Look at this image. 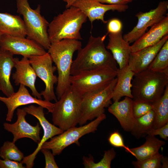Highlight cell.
<instances>
[{
  "label": "cell",
  "mask_w": 168,
  "mask_h": 168,
  "mask_svg": "<svg viewBox=\"0 0 168 168\" xmlns=\"http://www.w3.org/2000/svg\"><path fill=\"white\" fill-rule=\"evenodd\" d=\"M107 35L102 36H90L86 46L77 51V56L72 64L71 75L103 66L118 70L116 62L104 44Z\"/></svg>",
  "instance_id": "cell-1"
},
{
  "label": "cell",
  "mask_w": 168,
  "mask_h": 168,
  "mask_svg": "<svg viewBox=\"0 0 168 168\" xmlns=\"http://www.w3.org/2000/svg\"><path fill=\"white\" fill-rule=\"evenodd\" d=\"M82 48L79 40L64 39L51 44L48 49L58 71L56 94L58 100L71 86L70 78L74 52Z\"/></svg>",
  "instance_id": "cell-2"
},
{
  "label": "cell",
  "mask_w": 168,
  "mask_h": 168,
  "mask_svg": "<svg viewBox=\"0 0 168 168\" xmlns=\"http://www.w3.org/2000/svg\"><path fill=\"white\" fill-rule=\"evenodd\" d=\"M87 19L78 8L73 6L67 8L49 23L48 33L51 44L64 39L82 40L80 30Z\"/></svg>",
  "instance_id": "cell-3"
},
{
  "label": "cell",
  "mask_w": 168,
  "mask_h": 168,
  "mask_svg": "<svg viewBox=\"0 0 168 168\" xmlns=\"http://www.w3.org/2000/svg\"><path fill=\"white\" fill-rule=\"evenodd\" d=\"M132 81L133 100L152 104L163 94L168 75L147 69L135 74Z\"/></svg>",
  "instance_id": "cell-4"
},
{
  "label": "cell",
  "mask_w": 168,
  "mask_h": 168,
  "mask_svg": "<svg viewBox=\"0 0 168 168\" xmlns=\"http://www.w3.org/2000/svg\"><path fill=\"white\" fill-rule=\"evenodd\" d=\"M82 96L71 85L54 103L52 113L54 124L63 131L76 126L81 114Z\"/></svg>",
  "instance_id": "cell-5"
},
{
  "label": "cell",
  "mask_w": 168,
  "mask_h": 168,
  "mask_svg": "<svg viewBox=\"0 0 168 168\" xmlns=\"http://www.w3.org/2000/svg\"><path fill=\"white\" fill-rule=\"evenodd\" d=\"M16 0L17 12L22 16L27 38L48 50L51 45L48 33L49 23L40 14V5L34 9L30 7L29 0Z\"/></svg>",
  "instance_id": "cell-6"
},
{
  "label": "cell",
  "mask_w": 168,
  "mask_h": 168,
  "mask_svg": "<svg viewBox=\"0 0 168 168\" xmlns=\"http://www.w3.org/2000/svg\"><path fill=\"white\" fill-rule=\"evenodd\" d=\"M118 70L103 66L83 71L71 76V85L82 96L109 84L117 77Z\"/></svg>",
  "instance_id": "cell-7"
},
{
  "label": "cell",
  "mask_w": 168,
  "mask_h": 168,
  "mask_svg": "<svg viewBox=\"0 0 168 168\" xmlns=\"http://www.w3.org/2000/svg\"><path fill=\"white\" fill-rule=\"evenodd\" d=\"M117 77L106 86L82 96L81 114L78 124L82 126L104 114L111 104V95Z\"/></svg>",
  "instance_id": "cell-8"
},
{
  "label": "cell",
  "mask_w": 168,
  "mask_h": 168,
  "mask_svg": "<svg viewBox=\"0 0 168 168\" xmlns=\"http://www.w3.org/2000/svg\"><path fill=\"white\" fill-rule=\"evenodd\" d=\"M106 118L104 113L93 119L91 122L79 127H73L64 131L62 133L44 142L40 149L51 150L54 156L60 155L66 147L73 143L79 145L78 140L83 136L97 130L100 124Z\"/></svg>",
  "instance_id": "cell-9"
},
{
  "label": "cell",
  "mask_w": 168,
  "mask_h": 168,
  "mask_svg": "<svg viewBox=\"0 0 168 168\" xmlns=\"http://www.w3.org/2000/svg\"><path fill=\"white\" fill-rule=\"evenodd\" d=\"M29 59L37 76L45 84V88L40 93L41 95L45 100L57 101L54 89V84L58 82V77L54 74L57 68L56 66L53 65V61L50 55L47 52L42 55L31 56Z\"/></svg>",
  "instance_id": "cell-10"
},
{
  "label": "cell",
  "mask_w": 168,
  "mask_h": 168,
  "mask_svg": "<svg viewBox=\"0 0 168 168\" xmlns=\"http://www.w3.org/2000/svg\"><path fill=\"white\" fill-rule=\"evenodd\" d=\"M168 9V1H163L160 2L155 9L148 12L137 13L135 15L138 19L137 25L123 36L124 39L129 43L135 41L146 32L149 27L161 21L166 16Z\"/></svg>",
  "instance_id": "cell-11"
},
{
  "label": "cell",
  "mask_w": 168,
  "mask_h": 168,
  "mask_svg": "<svg viewBox=\"0 0 168 168\" xmlns=\"http://www.w3.org/2000/svg\"><path fill=\"white\" fill-rule=\"evenodd\" d=\"M0 48L14 55H20L29 58L47 53L45 49L34 40L25 37L13 36L2 35Z\"/></svg>",
  "instance_id": "cell-12"
},
{
  "label": "cell",
  "mask_w": 168,
  "mask_h": 168,
  "mask_svg": "<svg viewBox=\"0 0 168 168\" xmlns=\"http://www.w3.org/2000/svg\"><path fill=\"white\" fill-rule=\"evenodd\" d=\"M44 108L40 105L37 107L33 105L24 108L27 114L33 116L38 119L44 130L43 137L38 144V146L35 150L31 154L24 157L21 162L22 164H26V168H32L33 166L34 161L36 156L40 151L41 146L44 142L49 139L62 133L64 131L48 121L45 117Z\"/></svg>",
  "instance_id": "cell-13"
},
{
  "label": "cell",
  "mask_w": 168,
  "mask_h": 168,
  "mask_svg": "<svg viewBox=\"0 0 168 168\" xmlns=\"http://www.w3.org/2000/svg\"><path fill=\"white\" fill-rule=\"evenodd\" d=\"M0 101L3 102L7 108L6 120L9 122L12 121L16 109L21 106L35 104L46 109L51 113L52 112L54 106V103L50 101L32 96L22 84H20L18 91L10 96L7 97L0 96Z\"/></svg>",
  "instance_id": "cell-14"
},
{
  "label": "cell",
  "mask_w": 168,
  "mask_h": 168,
  "mask_svg": "<svg viewBox=\"0 0 168 168\" xmlns=\"http://www.w3.org/2000/svg\"><path fill=\"white\" fill-rule=\"evenodd\" d=\"M27 114L24 108L17 109L16 121L12 124L4 123V128L12 133L13 136L12 142L15 143L18 139L27 138L38 144L41 140L40 132L41 127L40 124L37 123L35 126L30 124L25 119Z\"/></svg>",
  "instance_id": "cell-15"
},
{
  "label": "cell",
  "mask_w": 168,
  "mask_h": 168,
  "mask_svg": "<svg viewBox=\"0 0 168 168\" xmlns=\"http://www.w3.org/2000/svg\"><path fill=\"white\" fill-rule=\"evenodd\" d=\"M80 9L89 19L92 26V23L96 20H100L104 24L108 21L105 20V13L108 11H116L124 12L128 8V5H109L101 3L96 0H76L71 4Z\"/></svg>",
  "instance_id": "cell-16"
},
{
  "label": "cell",
  "mask_w": 168,
  "mask_h": 168,
  "mask_svg": "<svg viewBox=\"0 0 168 168\" xmlns=\"http://www.w3.org/2000/svg\"><path fill=\"white\" fill-rule=\"evenodd\" d=\"M14 59L16 71L12 73V78L15 85L22 84L29 87L32 95L42 99V96L37 90L35 86L37 76L29 58L23 57L20 60L17 58H14Z\"/></svg>",
  "instance_id": "cell-17"
},
{
  "label": "cell",
  "mask_w": 168,
  "mask_h": 168,
  "mask_svg": "<svg viewBox=\"0 0 168 168\" xmlns=\"http://www.w3.org/2000/svg\"><path fill=\"white\" fill-rule=\"evenodd\" d=\"M168 40V35L156 44L130 53L128 66L135 74L147 69L165 42Z\"/></svg>",
  "instance_id": "cell-18"
},
{
  "label": "cell",
  "mask_w": 168,
  "mask_h": 168,
  "mask_svg": "<svg viewBox=\"0 0 168 168\" xmlns=\"http://www.w3.org/2000/svg\"><path fill=\"white\" fill-rule=\"evenodd\" d=\"M168 35V16H166L161 21L151 27L134 42L130 46L131 53L138 51L144 48L153 45Z\"/></svg>",
  "instance_id": "cell-19"
},
{
  "label": "cell",
  "mask_w": 168,
  "mask_h": 168,
  "mask_svg": "<svg viewBox=\"0 0 168 168\" xmlns=\"http://www.w3.org/2000/svg\"><path fill=\"white\" fill-rule=\"evenodd\" d=\"M133 105V99L125 97L122 100L114 101L108 107V111L117 119L122 128L127 132H131L135 122Z\"/></svg>",
  "instance_id": "cell-20"
},
{
  "label": "cell",
  "mask_w": 168,
  "mask_h": 168,
  "mask_svg": "<svg viewBox=\"0 0 168 168\" xmlns=\"http://www.w3.org/2000/svg\"><path fill=\"white\" fill-rule=\"evenodd\" d=\"M109 37L106 48L111 51L113 58L119 66V69H122L128 65L131 53L129 43L124 39L122 31L110 33Z\"/></svg>",
  "instance_id": "cell-21"
},
{
  "label": "cell",
  "mask_w": 168,
  "mask_h": 168,
  "mask_svg": "<svg viewBox=\"0 0 168 168\" xmlns=\"http://www.w3.org/2000/svg\"><path fill=\"white\" fill-rule=\"evenodd\" d=\"M13 55L0 48V84L1 91L8 97L15 92L10 81L12 68L14 67Z\"/></svg>",
  "instance_id": "cell-22"
},
{
  "label": "cell",
  "mask_w": 168,
  "mask_h": 168,
  "mask_svg": "<svg viewBox=\"0 0 168 168\" xmlns=\"http://www.w3.org/2000/svg\"><path fill=\"white\" fill-rule=\"evenodd\" d=\"M134 75L128 65L122 69H118L117 82L111 95L114 102L119 101L124 96L133 99L132 82Z\"/></svg>",
  "instance_id": "cell-23"
},
{
  "label": "cell",
  "mask_w": 168,
  "mask_h": 168,
  "mask_svg": "<svg viewBox=\"0 0 168 168\" xmlns=\"http://www.w3.org/2000/svg\"><path fill=\"white\" fill-rule=\"evenodd\" d=\"M0 32L3 35L25 37L27 31L23 20L19 16L0 12Z\"/></svg>",
  "instance_id": "cell-24"
},
{
  "label": "cell",
  "mask_w": 168,
  "mask_h": 168,
  "mask_svg": "<svg viewBox=\"0 0 168 168\" xmlns=\"http://www.w3.org/2000/svg\"><path fill=\"white\" fill-rule=\"evenodd\" d=\"M165 144L164 141L159 140L155 136L147 135L144 143L130 150L137 160L141 161L159 153L160 148Z\"/></svg>",
  "instance_id": "cell-25"
},
{
  "label": "cell",
  "mask_w": 168,
  "mask_h": 168,
  "mask_svg": "<svg viewBox=\"0 0 168 168\" xmlns=\"http://www.w3.org/2000/svg\"><path fill=\"white\" fill-rule=\"evenodd\" d=\"M152 104L155 115L153 128H156L168 123V85L161 96Z\"/></svg>",
  "instance_id": "cell-26"
},
{
  "label": "cell",
  "mask_w": 168,
  "mask_h": 168,
  "mask_svg": "<svg viewBox=\"0 0 168 168\" xmlns=\"http://www.w3.org/2000/svg\"><path fill=\"white\" fill-rule=\"evenodd\" d=\"M154 113L153 110L139 118H135L131 134L137 138L147 135V133L153 128Z\"/></svg>",
  "instance_id": "cell-27"
},
{
  "label": "cell",
  "mask_w": 168,
  "mask_h": 168,
  "mask_svg": "<svg viewBox=\"0 0 168 168\" xmlns=\"http://www.w3.org/2000/svg\"><path fill=\"white\" fill-rule=\"evenodd\" d=\"M147 69L168 75V40L162 46Z\"/></svg>",
  "instance_id": "cell-28"
},
{
  "label": "cell",
  "mask_w": 168,
  "mask_h": 168,
  "mask_svg": "<svg viewBox=\"0 0 168 168\" xmlns=\"http://www.w3.org/2000/svg\"><path fill=\"white\" fill-rule=\"evenodd\" d=\"M116 155V153L112 147L105 151L103 158L99 162H95L94 157L90 155L89 157L83 156V163L86 168H110L111 162Z\"/></svg>",
  "instance_id": "cell-29"
},
{
  "label": "cell",
  "mask_w": 168,
  "mask_h": 168,
  "mask_svg": "<svg viewBox=\"0 0 168 168\" xmlns=\"http://www.w3.org/2000/svg\"><path fill=\"white\" fill-rule=\"evenodd\" d=\"M0 157L3 159L21 162L24 155L13 142H5L0 148Z\"/></svg>",
  "instance_id": "cell-30"
},
{
  "label": "cell",
  "mask_w": 168,
  "mask_h": 168,
  "mask_svg": "<svg viewBox=\"0 0 168 168\" xmlns=\"http://www.w3.org/2000/svg\"><path fill=\"white\" fill-rule=\"evenodd\" d=\"M163 156L159 153L144 160L133 161L132 164L136 168H161V160Z\"/></svg>",
  "instance_id": "cell-31"
},
{
  "label": "cell",
  "mask_w": 168,
  "mask_h": 168,
  "mask_svg": "<svg viewBox=\"0 0 168 168\" xmlns=\"http://www.w3.org/2000/svg\"><path fill=\"white\" fill-rule=\"evenodd\" d=\"M152 104L133 100V109L134 117L139 118L153 110Z\"/></svg>",
  "instance_id": "cell-32"
},
{
  "label": "cell",
  "mask_w": 168,
  "mask_h": 168,
  "mask_svg": "<svg viewBox=\"0 0 168 168\" xmlns=\"http://www.w3.org/2000/svg\"><path fill=\"white\" fill-rule=\"evenodd\" d=\"M108 141L112 146L116 147L124 148L127 152L130 153L134 156L130 148L125 145L123 137L118 131H115L112 133L108 138Z\"/></svg>",
  "instance_id": "cell-33"
},
{
  "label": "cell",
  "mask_w": 168,
  "mask_h": 168,
  "mask_svg": "<svg viewBox=\"0 0 168 168\" xmlns=\"http://www.w3.org/2000/svg\"><path fill=\"white\" fill-rule=\"evenodd\" d=\"M44 155L45 165V168H58V167L56 163L54 155L50 150L42 148L40 150Z\"/></svg>",
  "instance_id": "cell-34"
},
{
  "label": "cell",
  "mask_w": 168,
  "mask_h": 168,
  "mask_svg": "<svg viewBox=\"0 0 168 168\" xmlns=\"http://www.w3.org/2000/svg\"><path fill=\"white\" fill-rule=\"evenodd\" d=\"M147 135L154 136L159 135L161 138L167 140L168 137V123L161 127L156 128H152L147 133Z\"/></svg>",
  "instance_id": "cell-35"
},
{
  "label": "cell",
  "mask_w": 168,
  "mask_h": 168,
  "mask_svg": "<svg viewBox=\"0 0 168 168\" xmlns=\"http://www.w3.org/2000/svg\"><path fill=\"white\" fill-rule=\"evenodd\" d=\"M107 33H116L122 31V24L117 18H113L107 23Z\"/></svg>",
  "instance_id": "cell-36"
},
{
  "label": "cell",
  "mask_w": 168,
  "mask_h": 168,
  "mask_svg": "<svg viewBox=\"0 0 168 168\" xmlns=\"http://www.w3.org/2000/svg\"><path fill=\"white\" fill-rule=\"evenodd\" d=\"M0 168H24L25 166L21 162L7 159H0Z\"/></svg>",
  "instance_id": "cell-37"
},
{
  "label": "cell",
  "mask_w": 168,
  "mask_h": 168,
  "mask_svg": "<svg viewBox=\"0 0 168 168\" xmlns=\"http://www.w3.org/2000/svg\"><path fill=\"white\" fill-rule=\"evenodd\" d=\"M102 4L109 5H125L128 2L125 0H96Z\"/></svg>",
  "instance_id": "cell-38"
},
{
  "label": "cell",
  "mask_w": 168,
  "mask_h": 168,
  "mask_svg": "<svg viewBox=\"0 0 168 168\" xmlns=\"http://www.w3.org/2000/svg\"><path fill=\"white\" fill-rule=\"evenodd\" d=\"M161 168H166L168 167V159L166 156H163L161 160Z\"/></svg>",
  "instance_id": "cell-39"
},
{
  "label": "cell",
  "mask_w": 168,
  "mask_h": 168,
  "mask_svg": "<svg viewBox=\"0 0 168 168\" xmlns=\"http://www.w3.org/2000/svg\"><path fill=\"white\" fill-rule=\"evenodd\" d=\"M2 35L3 34L0 32V42Z\"/></svg>",
  "instance_id": "cell-40"
},
{
  "label": "cell",
  "mask_w": 168,
  "mask_h": 168,
  "mask_svg": "<svg viewBox=\"0 0 168 168\" xmlns=\"http://www.w3.org/2000/svg\"><path fill=\"white\" fill-rule=\"evenodd\" d=\"M125 0L128 3L129 2H132V1L134 0Z\"/></svg>",
  "instance_id": "cell-41"
},
{
  "label": "cell",
  "mask_w": 168,
  "mask_h": 168,
  "mask_svg": "<svg viewBox=\"0 0 168 168\" xmlns=\"http://www.w3.org/2000/svg\"><path fill=\"white\" fill-rule=\"evenodd\" d=\"M0 91H1V86H0Z\"/></svg>",
  "instance_id": "cell-42"
}]
</instances>
